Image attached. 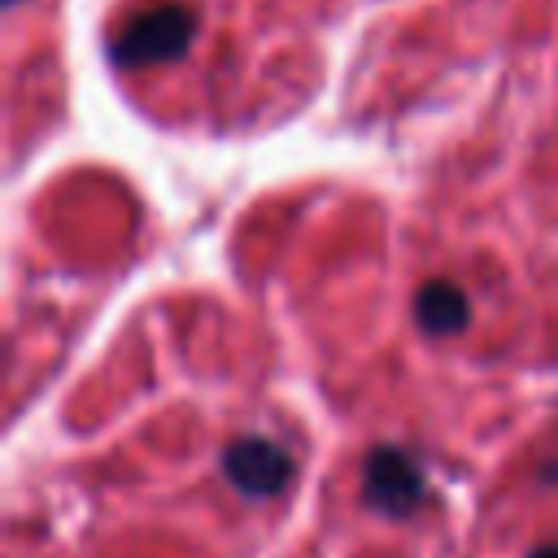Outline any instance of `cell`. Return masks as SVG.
I'll return each mask as SVG.
<instances>
[{"label": "cell", "instance_id": "obj_2", "mask_svg": "<svg viewBox=\"0 0 558 558\" xmlns=\"http://www.w3.org/2000/svg\"><path fill=\"white\" fill-rule=\"evenodd\" d=\"M423 493H427L423 488V471H418V462L405 449L379 445V449L366 453V466H362V497H366V506L384 510L388 519H405V514L418 510Z\"/></svg>", "mask_w": 558, "mask_h": 558}, {"label": "cell", "instance_id": "obj_4", "mask_svg": "<svg viewBox=\"0 0 558 558\" xmlns=\"http://www.w3.org/2000/svg\"><path fill=\"white\" fill-rule=\"evenodd\" d=\"M414 318L427 336H458L471 323V301L453 279H427L414 292Z\"/></svg>", "mask_w": 558, "mask_h": 558}, {"label": "cell", "instance_id": "obj_5", "mask_svg": "<svg viewBox=\"0 0 558 558\" xmlns=\"http://www.w3.org/2000/svg\"><path fill=\"white\" fill-rule=\"evenodd\" d=\"M532 558H558V545H541V549H532Z\"/></svg>", "mask_w": 558, "mask_h": 558}, {"label": "cell", "instance_id": "obj_1", "mask_svg": "<svg viewBox=\"0 0 558 558\" xmlns=\"http://www.w3.org/2000/svg\"><path fill=\"white\" fill-rule=\"evenodd\" d=\"M196 17L187 4H144L109 35V57L118 65H161L192 48Z\"/></svg>", "mask_w": 558, "mask_h": 558}, {"label": "cell", "instance_id": "obj_3", "mask_svg": "<svg viewBox=\"0 0 558 558\" xmlns=\"http://www.w3.org/2000/svg\"><path fill=\"white\" fill-rule=\"evenodd\" d=\"M222 475L231 480L235 493H244L253 501H266L292 480V458H288L283 445H275L266 436H240L222 453Z\"/></svg>", "mask_w": 558, "mask_h": 558}]
</instances>
